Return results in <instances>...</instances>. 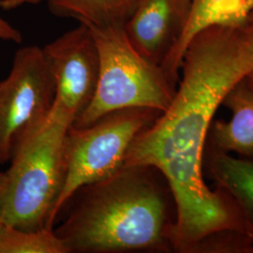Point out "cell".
<instances>
[{
  "mask_svg": "<svg viewBox=\"0 0 253 253\" xmlns=\"http://www.w3.org/2000/svg\"><path fill=\"white\" fill-rule=\"evenodd\" d=\"M243 33H244L245 40H246L247 46H248L253 64V21L250 22L246 27H243ZM249 77H252L253 79V72L250 74Z\"/></svg>",
  "mask_w": 253,
  "mask_h": 253,
  "instance_id": "16",
  "label": "cell"
},
{
  "mask_svg": "<svg viewBox=\"0 0 253 253\" xmlns=\"http://www.w3.org/2000/svg\"><path fill=\"white\" fill-rule=\"evenodd\" d=\"M141 170L123 167L82 188L80 203L54 231L70 253H118L162 242L164 203Z\"/></svg>",
  "mask_w": 253,
  "mask_h": 253,
  "instance_id": "2",
  "label": "cell"
},
{
  "mask_svg": "<svg viewBox=\"0 0 253 253\" xmlns=\"http://www.w3.org/2000/svg\"><path fill=\"white\" fill-rule=\"evenodd\" d=\"M0 40L11 42L15 43H21L23 37L17 28L11 26L0 15Z\"/></svg>",
  "mask_w": 253,
  "mask_h": 253,
  "instance_id": "14",
  "label": "cell"
},
{
  "mask_svg": "<svg viewBox=\"0 0 253 253\" xmlns=\"http://www.w3.org/2000/svg\"><path fill=\"white\" fill-rule=\"evenodd\" d=\"M253 17H252V20H251V22H253Z\"/></svg>",
  "mask_w": 253,
  "mask_h": 253,
  "instance_id": "18",
  "label": "cell"
},
{
  "mask_svg": "<svg viewBox=\"0 0 253 253\" xmlns=\"http://www.w3.org/2000/svg\"><path fill=\"white\" fill-rule=\"evenodd\" d=\"M156 112L122 109L89 126H70L66 136V178L53 213L54 223L61 209L82 188L105 179L124 167L130 145L152 123Z\"/></svg>",
  "mask_w": 253,
  "mask_h": 253,
  "instance_id": "5",
  "label": "cell"
},
{
  "mask_svg": "<svg viewBox=\"0 0 253 253\" xmlns=\"http://www.w3.org/2000/svg\"><path fill=\"white\" fill-rule=\"evenodd\" d=\"M216 172L222 184L253 208V162L219 155L216 158Z\"/></svg>",
  "mask_w": 253,
  "mask_h": 253,
  "instance_id": "13",
  "label": "cell"
},
{
  "mask_svg": "<svg viewBox=\"0 0 253 253\" xmlns=\"http://www.w3.org/2000/svg\"><path fill=\"white\" fill-rule=\"evenodd\" d=\"M253 69L243 28L202 31L184 54L179 87L170 105L127 151L124 167H153L168 182L176 206L170 238L177 249L235 226L225 204L206 185L202 161L216 110Z\"/></svg>",
  "mask_w": 253,
  "mask_h": 253,
  "instance_id": "1",
  "label": "cell"
},
{
  "mask_svg": "<svg viewBox=\"0 0 253 253\" xmlns=\"http://www.w3.org/2000/svg\"><path fill=\"white\" fill-rule=\"evenodd\" d=\"M43 0H0V9L5 10L17 9L25 5H34Z\"/></svg>",
  "mask_w": 253,
  "mask_h": 253,
  "instance_id": "15",
  "label": "cell"
},
{
  "mask_svg": "<svg viewBox=\"0 0 253 253\" xmlns=\"http://www.w3.org/2000/svg\"><path fill=\"white\" fill-rule=\"evenodd\" d=\"M54 96L42 48L19 49L8 76L0 81V165L9 163L20 138L49 116Z\"/></svg>",
  "mask_w": 253,
  "mask_h": 253,
  "instance_id": "6",
  "label": "cell"
},
{
  "mask_svg": "<svg viewBox=\"0 0 253 253\" xmlns=\"http://www.w3.org/2000/svg\"><path fill=\"white\" fill-rule=\"evenodd\" d=\"M0 253H71L53 228L22 230L0 221Z\"/></svg>",
  "mask_w": 253,
  "mask_h": 253,
  "instance_id": "12",
  "label": "cell"
},
{
  "mask_svg": "<svg viewBox=\"0 0 253 253\" xmlns=\"http://www.w3.org/2000/svg\"><path fill=\"white\" fill-rule=\"evenodd\" d=\"M232 112V118L217 121L213 137L225 151L253 156V87L243 81L237 84L223 100Z\"/></svg>",
  "mask_w": 253,
  "mask_h": 253,
  "instance_id": "10",
  "label": "cell"
},
{
  "mask_svg": "<svg viewBox=\"0 0 253 253\" xmlns=\"http://www.w3.org/2000/svg\"><path fill=\"white\" fill-rule=\"evenodd\" d=\"M4 180H5V172H0V190L2 189Z\"/></svg>",
  "mask_w": 253,
  "mask_h": 253,
  "instance_id": "17",
  "label": "cell"
},
{
  "mask_svg": "<svg viewBox=\"0 0 253 253\" xmlns=\"http://www.w3.org/2000/svg\"><path fill=\"white\" fill-rule=\"evenodd\" d=\"M71 126L51 110L20 138L0 190L1 222L27 231L53 228L66 178V136Z\"/></svg>",
  "mask_w": 253,
  "mask_h": 253,
  "instance_id": "3",
  "label": "cell"
},
{
  "mask_svg": "<svg viewBox=\"0 0 253 253\" xmlns=\"http://www.w3.org/2000/svg\"><path fill=\"white\" fill-rule=\"evenodd\" d=\"M42 50L55 85L51 110L73 125L97 90L100 58L95 40L90 29L80 24Z\"/></svg>",
  "mask_w": 253,
  "mask_h": 253,
  "instance_id": "7",
  "label": "cell"
},
{
  "mask_svg": "<svg viewBox=\"0 0 253 253\" xmlns=\"http://www.w3.org/2000/svg\"><path fill=\"white\" fill-rule=\"evenodd\" d=\"M50 11L58 17L77 20L94 27H124L139 0H46Z\"/></svg>",
  "mask_w": 253,
  "mask_h": 253,
  "instance_id": "11",
  "label": "cell"
},
{
  "mask_svg": "<svg viewBox=\"0 0 253 253\" xmlns=\"http://www.w3.org/2000/svg\"><path fill=\"white\" fill-rule=\"evenodd\" d=\"M185 14L183 0H139L124 29L136 50L161 66L180 33Z\"/></svg>",
  "mask_w": 253,
  "mask_h": 253,
  "instance_id": "8",
  "label": "cell"
},
{
  "mask_svg": "<svg viewBox=\"0 0 253 253\" xmlns=\"http://www.w3.org/2000/svg\"><path fill=\"white\" fill-rule=\"evenodd\" d=\"M186 14L180 33L161 67L172 85L191 41L214 27L243 28L252 20L253 0H183Z\"/></svg>",
  "mask_w": 253,
  "mask_h": 253,
  "instance_id": "9",
  "label": "cell"
},
{
  "mask_svg": "<svg viewBox=\"0 0 253 253\" xmlns=\"http://www.w3.org/2000/svg\"><path fill=\"white\" fill-rule=\"evenodd\" d=\"M89 29L99 52V82L89 106L73 126H89L122 109H151L163 113L168 108L174 95L172 83L160 65L136 50L124 27Z\"/></svg>",
  "mask_w": 253,
  "mask_h": 253,
  "instance_id": "4",
  "label": "cell"
}]
</instances>
